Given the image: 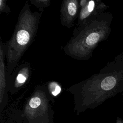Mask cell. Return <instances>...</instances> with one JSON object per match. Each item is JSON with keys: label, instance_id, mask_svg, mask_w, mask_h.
<instances>
[{"label": "cell", "instance_id": "cell-1", "mask_svg": "<svg viewBox=\"0 0 123 123\" xmlns=\"http://www.w3.org/2000/svg\"><path fill=\"white\" fill-rule=\"evenodd\" d=\"M42 13L36 11L32 12L26 1L19 14L11 37L3 43L7 62V80L34 41L38 29Z\"/></svg>", "mask_w": 123, "mask_h": 123}, {"label": "cell", "instance_id": "cell-2", "mask_svg": "<svg viewBox=\"0 0 123 123\" xmlns=\"http://www.w3.org/2000/svg\"><path fill=\"white\" fill-rule=\"evenodd\" d=\"M107 15L102 13L84 25L74 29L72 37L63 47L65 54L78 60H88L108 32Z\"/></svg>", "mask_w": 123, "mask_h": 123}, {"label": "cell", "instance_id": "cell-3", "mask_svg": "<svg viewBox=\"0 0 123 123\" xmlns=\"http://www.w3.org/2000/svg\"><path fill=\"white\" fill-rule=\"evenodd\" d=\"M31 74V69L27 62L18 64L7 80V89L11 94L18 92L27 84Z\"/></svg>", "mask_w": 123, "mask_h": 123}, {"label": "cell", "instance_id": "cell-4", "mask_svg": "<svg viewBox=\"0 0 123 123\" xmlns=\"http://www.w3.org/2000/svg\"><path fill=\"white\" fill-rule=\"evenodd\" d=\"M79 12L76 27L86 25L92 18L103 13L105 5L100 0H79Z\"/></svg>", "mask_w": 123, "mask_h": 123}, {"label": "cell", "instance_id": "cell-5", "mask_svg": "<svg viewBox=\"0 0 123 123\" xmlns=\"http://www.w3.org/2000/svg\"><path fill=\"white\" fill-rule=\"evenodd\" d=\"M79 0H64L60 8V20L62 25L68 28L73 27L78 18L79 12Z\"/></svg>", "mask_w": 123, "mask_h": 123}, {"label": "cell", "instance_id": "cell-6", "mask_svg": "<svg viewBox=\"0 0 123 123\" xmlns=\"http://www.w3.org/2000/svg\"><path fill=\"white\" fill-rule=\"evenodd\" d=\"M0 104L2 105L7 97L8 90L6 79V57L0 37Z\"/></svg>", "mask_w": 123, "mask_h": 123}, {"label": "cell", "instance_id": "cell-7", "mask_svg": "<svg viewBox=\"0 0 123 123\" xmlns=\"http://www.w3.org/2000/svg\"><path fill=\"white\" fill-rule=\"evenodd\" d=\"M47 90L51 97L58 96L62 91V87L60 84L56 81H51L47 85Z\"/></svg>", "mask_w": 123, "mask_h": 123}, {"label": "cell", "instance_id": "cell-8", "mask_svg": "<svg viewBox=\"0 0 123 123\" xmlns=\"http://www.w3.org/2000/svg\"><path fill=\"white\" fill-rule=\"evenodd\" d=\"M30 2L37 7L39 12L42 13L44 9L50 5V0H30Z\"/></svg>", "mask_w": 123, "mask_h": 123}, {"label": "cell", "instance_id": "cell-9", "mask_svg": "<svg viewBox=\"0 0 123 123\" xmlns=\"http://www.w3.org/2000/svg\"><path fill=\"white\" fill-rule=\"evenodd\" d=\"M10 12V8L6 3V0H0V14L2 13H8Z\"/></svg>", "mask_w": 123, "mask_h": 123}, {"label": "cell", "instance_id": "cell-10", "mask_svg": "<svg viewBox=\"0 0 123 123\" xmlns=\"http://www.w3.org/2000/svg\"><path fill=\"white\" fill-rule=\"evenodd\" d=\"M116 123H123V120L120 118H118Z\"/></svg>", "mask_w": 123, "mask_h": 123}]
</instances>
